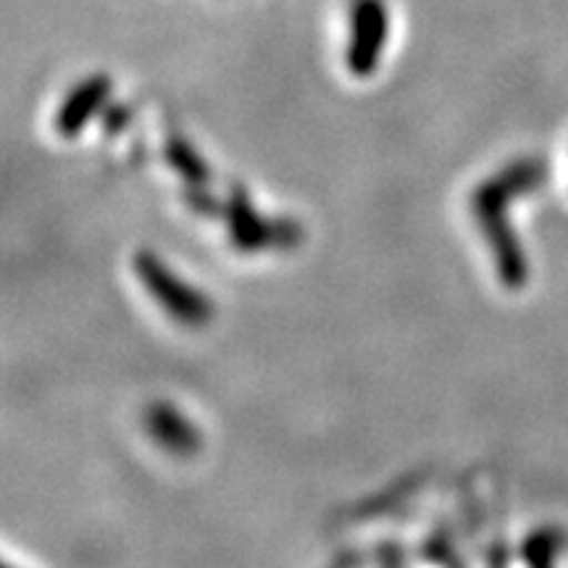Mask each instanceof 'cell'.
I'll list each match as a JSON object with an SVG mask.
<instances>
[{
    "label": "cell",
    "instance_id": "obj_1",
    "mask_svg": "<svg viewBox=\"0 0 568 568\" xmlns=\"http://www.w3.org/2000/svg\"><path fill=\"white\" fill-rule=\"evenodd\" d=\"M548 176V166L539 159H518L489 180L479 182L471 195V211L481 234L493 251L497 280L503 287L521 290L529 282V261L518 243L508 209L516 197L535 193Z\"/></svg>",
    "mask_w": 568,
    "mask_h": 568
},
{
    "label": "cell",
    "instance_id": "obj_2",
    "mask_svg": "<svg viewBox=\"0 0 568 568\" xmlns=\"http://www.w3.org/2000/svg\"><path fill=\"white\" fill-rule=\"evenodd\" d=\"M134 274L148 295L161 305L163 314L174 318L176 324L190 326H205L213 318V303L205 297L201 290L193 284L182 282L172 268H169L153 251H140L132 261Z\"/></svg>",
    "mask_w": 568,
    "mask_h": 568
},
{
    "label": "cell",
    "instance_id": "obj_3",
    "mask_svg": "<svg viewBox=\"0 0 568 568\" xmlns=\"http://www.w3.org/2000/svg\"><path fill=\"white\" fill-rule=\"evenodd\" d=\"M226 226H230V243L240 253H261L266 247H295L303 243V226L290 219H264L247 201V193L234 184L224 203Z\"/></svg>",
    "mask_w": 568,
    "mask_h": 568
},
{
    "label": "cell",
    "instance_id": "obj_4",
    "mask_svg": "<svg viewBox=\"0 0 568 568\" xmlns=\"http://www.w3.org/2000/svg\"><path fill=\"white\" fill-rule=\"evenodd\" d=\"M389 38V11L385 0H353L351 38H347L345 67L353 77L366 80L379 69Z\"/></svg>",
    "mask_w": 568,
    "mask_h": 568
},
{
    "label": "cell",
    "instance_id": "obj_5",
    "mask_svg": "<svg viewBox=\"0 0 568 568\" xmlns=\"http://www.w3.org/2000/svg\"><path fill=\"white\" fill-rule=\"evenodd\" d=\"M111 90L113 84L109 74H92L88 80L77 82V88L63 98L59 111H55V134L63 140H74L103 111V105L111 98Z\"/></svg>",
    "mask_w": 568,
    "mask_h": 568
},
{
    "label": "cell",
    "instance_id": "obj_6",
    "mask_svg": "<svg viewBox=\"0 0 568 568\" xmlns=\"http://www.w3.org/2000/svg\"><path fill=\"white\" fill-rule=\"evenodd\" d=\"M145 426L155 439V445L176 458L195 456L203 445L201 429L182 410L169 406V403H153L145 410Z\"/></svg>",
    "mask_w": 568,
    "mask_h": 568
},
{
    "label": "cell",
    "instance_id": "obj_7",
    "mask_svg": "<svg viewBox=\"0 0 568 568\" xmlns=\"http://www.w3.org/2000/svg\"><path fill=\"white\" fill-rule=\"evenodd\" d=\"M163 159L172 163V169L182 176L187 187H209L213 180L209 163L187 140L169 138L166 145H163Z\"/></svg>",
    "mask_w": 568,
    "mask_h": 568
},
{
    "label": "cell",
    "instance_id": "obj_8",
    "mask_svg": "<svg viewBox=\"0 0 568 568\" xmlns=\"http://www.w3.org/2000/svg\"><path fill=\"white\" fill-rule=\"evenodd\" d=\"M566 545H568V535L564 529L542 527V529L531 531V535L524 539L521 558L535 568L552 566L558 560L560 552L566 550Z\"/></svg>",
    "mask_w": 568,
    "mask_h": 568
},
{
    "label": "cell",
    "instance_id": "obj_9",
    "mask_svg": "<svg viewBox=\"0 0 568 568\" xmlns=\"http://www.w3.org/2000/svg\"><path fill=\"white\" fill-rule=\"evenodd\" d=\"M184 203H187L195 213H201V216H224V203L216 201L209 187H187L184 190Z\"/></svg>",
    "mask_w": 568,
    "mask_h": 568
},
{
    "label": "cell",
    "instance_id": "obj_10",
    "mask_svg": "<svg viewBox=\"0 0 568 568\" xmlns=\"http://www.w3.org/2000/svg\"><path fill=\"white\" fill-rule=\"evenodd\" d=\"M126 119H130V111H126L124 105H109V109H105V126H109V132L122 130Z\"/></svg>",
    "mask_w": 568,
    "mask_h": 568
}]
</instances>
